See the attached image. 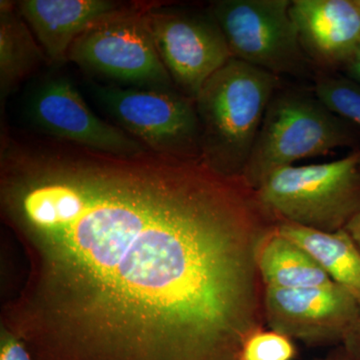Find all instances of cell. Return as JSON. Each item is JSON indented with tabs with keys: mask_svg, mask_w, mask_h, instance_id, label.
Instances as JSON below:
<instances>
[{
	"mask_svg": "<svg viewBox=\"0 0 360 360\" xmlns=\"http://www.w3.org/2000/svg\"><path fill=\"white\" fill-rule=\"evenodd\" d=\"M342 71L345 72V77L360 84V46L355 52L354 58L350 59L349 63L343 68Z\"/></svg>",
	"mask_w": 360,
	"mask_h": 360,
	"instance_id": "ffe728a7",
	"label": "cell"
},
{
	"mask_svg": "<svg viewBox=\"0 0 360 360\" xmlns=\"http://www.w3.org/2000/svg\"><path fill=\"white\" fill-rule=\"evenodd\" d=\"M345 229L360 248V212L347 224Z\"/></svg>",
	"mask_w": 360,
	"mask_h": 360,
	"instance_id": "44dd1931",
	"label": "cell"
},
{
	"mask_svg": "<svg viewBox=\"0 0 360 360\" xmlns=\"http://www.w3.org/2000/svg\"><path fill=\"white\" fill-rule=\"evenodd\" d=\"M314 94L333 112L360 127V84L338 72H319Z\"/></svg>",
	"mask_w": 360,
	"mask_h": 360,
	"instance_id": "2e32d148",
	"label": "cell"
},
{
	"mask_svg": "<svg viewBox=\"0 0 360 360\" xmlns=\"http://www.w3.org/2000/svg\"><path fill=\"white\" fill-rule=\"evenodd\" d=\"M359 314V302L338 283L297 290L265 288V323L270 330L309 345L343 343Z\"/></svg>",
	"mask_w": 360,
	"mask_h": 360,
	"instance_id": "9c48e42d",
	"label": "cell"
},
{
	"mask_svg": "<svg viewBox=\"0 0 360 360\" xmlns=\"http://www.w3.org/2000/svg\"><path fill=\"white\" fill-rule=\"evenodd\" d=\"M258 269L265 288L297 290L335 283L307 251L276 229L259 251Z\"/></svg>",
	"mask_w": 360,
	"mask_h": 360,
	"instance_id": "5bb4252c",
	"label": "cell"
},
{
	"mask_svg": "<svg viewBox=\"0 0 360 360\" xmlns=\"http://www.w3.org/2000/svg\"><path fill=\"white\" fill-rule=\"evenodd\" d=\"M295 355L290 338L270 329L253 335L245 348V360H291Z\"/></svg>",
	"mask_w": 360,
	"mask_h": 360,
	"instance_id": "e0dca14e",
	"label": "cell"
},
{
	"mask_svg": "<svg viewBox=\"0 0 360 360\" xmlns=\"http://www.w3.org/2000/svg\"><path fill=\"white\" fill-rule=\"evenodd\" d=\"M300 44L319 72L342 70L360 46L356 0H291Z\"/></svg>",
	"mask_w": 360,
	"mask_h": 360,
	"instance_id": "8fae6325",
	"label": "cell"
},
{
	"mask_svg": "<svg viewBox=\"0 0 360 360\" xmlns=\"http://www.w3.org/2000/svg\"><path fill=\"white\" fill-rule=\"evenodd\" d=\"M359 143L360 127L333 112L314 94L278 89L265 111L241 179L255 191L278 168Z\"/></svg>",
	"mask_w": 360,
	"mask_h": 360,
	"instance_id": "3957f363",
	"label": "cell"
},
{
	"mask_svg": "<svg viewBox=\"0 0 360 360\" xmlns=\"http://www.w3.org/2000/svg\"><path fill=\"white\" fill-rule=\"evenodd\" d=\"M343 345L347 350L348 359L360 360V314L343 341Z\"/></svg>",
	"mask_w": 360,
	"mask_h": 360,
	"instance_id": "d6986e66",
	"label": "cell"
},
{
	"mask_svg": "<svg viewBox=\"0 0 360 360\" xmlns=\"http://www.w3.org/2000/svg\"><path fill=\"white\" fill-rule=\"evenodd\" d=\"M28 110L40 129L75 146L123 155L149 150L141 141L94 115L65 78L42 84L30 99Z\"/></svg>",
	"mask_w": 360,
	"mask_h": 360,
	"instance_id": "30bf717a",
	"label": "cell"
},
{
	"mask_svg": "<svg viewBox=\"0 0 360 360\" xmlns=\"http://www.w3.org/2000/svg\"><path fill=\"white\" fill-rule=\"evenodd\" d=\"M41 46L13 2H0V92L4 101L40 63Z\"/></svg>",
	"mask_w": 360,
	"mask_h": 360,
	"instance_id": "9a60e30c",
	"label": "cell"
},
{
	"mask_svg": "<svg viewBox=\"0 0 360 360\" xmlns=\"http://www.w3.org/2000/svg\"><path fill=\"white\" fill-rule=\"evenodd\" d=\"M276 231L307 251L329 277L360 304V248L345 229L323 232L278 222Z\"/></svg>",
	"mask_w": 360,
	"mask_h": 360,
	"instance_id": "4fadbf2b",
	"label": "cell"
},
{
	"mask_svg": "<svg viewBox=\"0 0 360 360\" xmlns=\"http://www.w3.org/2000/svg\"><path fill=\"white\" fill-rule=\"evenodd\" d=\"M356 2H357V4H359V6L360 7V0H356Z\"/></svg>",
	"mask_w": 360,
	"mask_h": 360,
	"instance_id": "7402d4cb",
	"label": "cell"
},
{
	"mask_svg": "<svg viewBox=\"0 0 360 360\" xmlns=\"http://www.w3.org/2000/svg\"><path fill=\"white\" fill-rule=\"evenodd\" d=\"M0 360H33L25 342L2 326L0 335Z\"/></svg>",
	"mask_w": 360,
	"mask_h": 360,
	"instance_id": "ac0fdd59",
	"label": "cell"
},
{
	"mask_svg": "<svg viewBox=\"0 0 360 360\" xmlns=\"http://www.w3.org/2000/svg\"><path fill=\"white\" fill-rule=\"evenodd\" d=\"M345 360H349V359H345Z\"/></svg>",
	"mask_w": 360,
	"mask_h": 360,
	"instance_id": "603a6c76",
	"label": "cell"
},
{
	"mask_svg": "<svg viewBox=\"0 0 360 360\" xmlns=\"http://www.w3.org/2000/svg\"><path fill=\"white\" fill-rule=\"evenodd\" d=\"M255 191L278 222L345 229L360 212V148L331 162L278 168Z\"/></svg>",
	"mask_w": 360,
	"mask_h": 360,
	"instance_id": "277c9868",
	"label": "cell"
},
{
	"mask_svg": "<svg viewBox=\"0 0 360 360\" xmlns=\"http://www.w3.org/2000/svg\"><path fill=\"white\" fill-rule=\"evenodd\" d=\"M144 13L124 8L91 26L71 45L68 60L120 82L174 89Z\"/></svg>",
	"mask_w": 360,
	"mask_h": 360,
	"instance_id": "8992f818",
	"label": "cell"
},
{
	"mask_svg": "<svg viewBox=\"0 0 360 360\" xmlns=\"http://www.w3.org/2000/svg\"><path fill=\"white\" fill-rule=\"evenodd\" d=\"M27 276L1 326L58 360H245L264 330L258 255L277 221L201 156L2 149Z\"/></svg>",
	"mask_w": 360,
	"mask_h": 360,
	"instance_id": "6da1fadb",
	"label": "cell"
},
{
	"mask_svg": "<svg viewBox=\"0 0 360 360\" xmlns=\"http://www.w3.org/2000/svg\"><path fill=\"white\" fill-rule=\"evenodd\" d=\"M146 25L163 65L182 94L195 101L233 56L212 14L146 9Z\"/></svg>",
	"mask_w": 360,
	"mask_h": 360,
	"instance_id": "ba28073f",
	"label": "cell"
},
{
	"mask_svg": "<svg viewBox=\"0 0 360 360\" xmlns=\"http://www.w3.org/2000/svg\"><path fill=\"white\" fill-rule=\"evenodd\" d=\"M94 92L108 112L149 150L202 156L195 103L181 92L101 85Z\"/></svg>",
	"mask_w": 360,
	"mask_h": 360,
	"instance_id": "52a82bcc",
	"label": "cell"
},
{
	"mask_svg": "<svg viewBox=\"0 0 360 360\" xmlns=\"http://www.w3.org/2000/svg\"><path fill=\"white\" fill-rule=\"evenodd\" d=\"M291 0H219L210 13L234 58L279 77H302L312 65L291 18Z\"/></svg>",
	"mask_w": 360,
	"mask_h": 360,
	"instance_id": "5b68a950",
	"label": "cell"
},
{
	"mask_svg": "<svg viewBox=\"0 0 360 360\" xmlns=\"http://www.w3.org/2000/svg\"><path fill=\"white\" fill-rule=\"evenodd\" d=\"M18 9L47 60L61 63L75 40L127 7L110 0H22Z\"/></svg>",
	"mask_w": 360,
	"mask_h": 360,
	"instance_id": "7c38bea8",
	"label": "cell"
},
{
	"mask_svg": "<svg viewBox=\"0 0 360 360\" xmlns=\"http://www.w3.org/2000/svg\"><path fill=\"white\" fill-rule=\"evenodd\" d=\"M279 77L232 58L196 97L201 155L229 176L241 177Z\"/></svg>",
	"mask_w": 360,
	"mask_h": 360,
	"instance_id": "7a4b0ae2",
	"label": "cell"
}]
</instances>
